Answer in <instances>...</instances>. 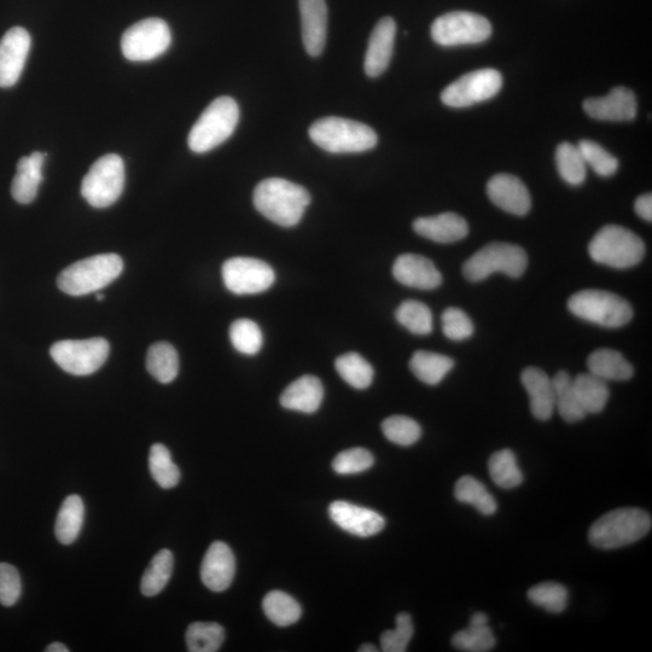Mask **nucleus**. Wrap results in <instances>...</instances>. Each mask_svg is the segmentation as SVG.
Segmentation results:
<instances>
[{
    "instance_id": "nucleus-1",
    "label": "nucleus",
    "mask_w": 652,
    "mask_h": 652,
    "mask_svg": "<svg viewBox=\"0 0 652 652\" xmlns=\"http://www.w3.org/2000/svg\"><path fill=\"white\" fill-rule=\"evenodd\" d=\"M256 211L282 227L300 223L311 203V195L304 186L282 178H269L259 183L253 196Z\"/></svg>"
},
{
    "instance_id": "nucleus-2",
    "label": "nucleus",
    "mask_w": 652,
    "mask_h": 652,
    "mask_svg": "<svg viewBox=\"0 0 652 652\" xmlns=\"http://www.w3.org/2000/svg\"><path fill=\"white\" fill-rule=\"evenodd\" d=\"M308 135L312 142L331 154H358L374 149L376 132L362 122L330 116L317 120Z\"/></svg>"
},
{
    "instance_id": "nucleus-3",
    "label": "nucleus",
    "mask_w": 652,
    "mask_h": 652,
    "mask_svg": "<svg viewBox=\"0 0 652 652\" xmlns=\"http://www.w3.org/2000/svg\"><path fill=\"white\" fill-rule=\"evenodd\" d=\"M651 527L648 512L634 508L617 509L593 523L589 539L597 549L614 550L643 539Z\"/></svg>"
},
{
    "instance_id": "nucleus-4",
    "label": "nucleus",
    "mask_w": 652,
    "mask_h": 652,
    "mask_svg": "<svg viewBox=\"0 0 652 652\" xmlns=\"http://www.w3.org/2000/svg\"><path fill=\"white\" fill-rule=\"evenodd\" d=\"M240 121V108L231 97H219L202 113L192 126L188 137L191 151L205 154L225 143Z\"/></svg>"
},
{
    "instance_id": "nucleus-5",
    "label": "nucleus",
    "mask_w": 652,
    "mask_h": 652,
    "mask_svg": "<svg viewBox=\"0 0 652 652\" xmlns=\"http://www.w3.org/2000/svg\"><path fill=\"white\" fill-rule=\"evenodd\" d=\"M122 271L124 261L116 254H101L78 261L60 273L57 285L63 293L84 296L106 288Z\"/></svg>"
},
{
    "instance_id": "nucleus-6",
    "label": "nucleus",
    "mask_w": 652,
    "mask_h": 652,
    "mask_svg": "<svg viewBox=\"0 0 652 652\" xmlns=\"http://www.w3.org/2000/svg\"><path fill=\"white\" fill-rule=\"evenodd\" d=\"M589 254L597 264L617 270L631 269L644 259L645 244L631 230L619 225H607L592 238Z\"/></svg>"
},
{
    "instance_id": "nucleus-7",
    "label": "nucleus",
    "mask_w": 652,
    "mask_h": 652,
    "mask_svg": "<svg viewBox=\"0 0 652 652\" xmlns=\"http://www.w3.org/2000/svg\"><path fill=\"white\" fill-rule=\"evenodd\" d=\"M568 310L586 322L611 329L621 328L633 318L632 307L624 298L597 289L574 294L568 301Z\"/></svg>"
},
{
    "instance_id": "nucleus-8",
    "label": "nucleus",
    "mask_w": 652,
    "mask_h": 652,
    "mask_svg": "<svg viewBox=\"0 0 652 652\" xmlns=\"http://www.w3.org/2000/svg\"><path fill=\"white\" fill-rule=\"evenodd\" d=\"M528 256L525 249L516 244L494 242L477 250L463 266V275L470 282L485 281L493 273H504L518 278L525 273Z\"/></svg>"
},
{
    "instance_id": "nucleus-9",
    "label": "nucleus",
    "mask_w": 652,
    "mask_h": 652,
    "mask_svg": "<svg viewBox=\"0 0 652 652\" xmlns=\"http://www.w3.org/2000/svg\"><path fill=\"white\" fill-rule=\"evenodd\" d=\"M125 186V163L119 155L98 159L81 184V195L95 208H107L120 199Z\"/></svg>"
},
{
    "instance_id": "nucleus-10",
    "label": "nucleus",
    "mask_w": 652,
    "mask_h": 652,
    "mask_svg": "<svg viewBox=\"0 0 652 652\" xmlns=\"http://www.w3.org/2000/svg\"><path fill=\"white\" fill-rule=\"evenodd\" d=\"M432 38L445 48L476 45L486 42L492 36V25L486 17L468 11H453L438 17L433 22Z\"/></svg>"
},
{
    "instance_id": "nucleus-11",
    "label": "nucleus",
    "mask_w": 652,
    "mask_h": 652,
    "mask_svg": "<svg viewBox=\"0 0 652 652\" xmlns=\"http://www.w3.org/2000/svg\"><path fill=\"white\" fill-rule=\"evenodd\" d=\"M170 26L161 19H147L127 29L121 39L122 54L131 62L156 60L170 49Z\"/></svg>"
},
{
    "instance_id": "nucleus-12",
    "label": "nucleus",
    "mask_w": 652,
    "mask_h": 652,
    "mask_svg": "<svg viewBox=\"0 0 652 652\" xmlns=\"http://www.w3.org/2000/svg\"><path fill=\"white\" fill-rule=\"evenodd\" d=\"M110 347L102 337L90 340H67L56 342L50 349L51 358L68 374L92 375L107 362Z\"/></svg>"
},
{
    "instance_id": "nucleus-13",
    "label": "nucleus",
    "mask_w": 652,
    "mask_h": 652,
    "mask_svg": "<svg viewBox=\"0 0 652 652\" xmlns=\"http://www.w3.org/2000/svg\"><path fill=\"white\" fill-rule=\"evenodd\" d=\"M503 87V77L496 69H480L463 75L441 93L447 107L467 108L491 100Z\"/></svg>"
},
{
    "instance_id": "nucleus-14",
    "label": "nucleus",
    "mask_w": 652,
    "mask_h": 652,
    "mask_svg": "<svg viewBox=\"0 0 652 652\" xmlns=\"http://www.w3.org/2000/svg\"><path fill=\"white\" fill-rule=\"evenodd\" d=\"M227 290L236 295H254L269 290L276 281L275 271L265 261L232 258L221 269Z\"/></svg>"
},
{
    "instance_id": "nucleus-15",
    "label": "nucleus",
    "mask_w": 652,
    "mask_h": 652,
    "mask_svg": "<svg viewBox=\"0 0 652 652\" xmlns=\"http://www.w3.org/2000/svg\"><path fill=\"white\" fill-rule=\"evenodd\" d=\"M32 39L25 28L14 27L0 40V87L14 86L26 66Z\"/></svg>"
},
{
    "instance_id": "nucleus-16",
    "label": "nucleus",
    "mask_w": 652,
    "mask_h": 652,
    "mask_svg": "<svg viewBox=\"0 0 652 652\" xmlns=\"http://www.w3.org/2000/svg\"><path fill=\"white\" fill-rule=\"evenodd\" d=\"M582 108L592 119L624 122L636 119L638 102L636 95L627 87H615L607 96L589 98Z\"/></svg>"
},
{
    "instance_id": "nucleus-17",
    "label": "nucleus",
    "mask_w": 652,
    "mask_h": 652,
    "mask_svg": "<svg viewBox=\"0 0 652 652\" xmlns=\"http://www.w3.org/2000/svg\"><path fill=\"white\" fill-rule=\"evenodd\" d=\"M329 516L343 531L360 538L372 537L386 527V520L378 512L342 500L329 506Z\"/></svg>"
},
{
    "instance_id": "nucleus-18",
    "label": "nucleus",
    "mask_w": 652,
    "mask_h": 652,
    "mask_svg": "<svg viewBox=\"0 0 652 652\" xmlns=\"http://www.w3.org/2000/svg\"><path fill=\"white\" fill-rule=\"evenodd\" d=\"M487 195L504 212L523 217L532 207L527 186L511 174H497L487 183Z\"/></svg>"
},
{
    "instance_id": "nucleus-19",
    "label": "nucleus",
    "mask_w": 652,
    "mask_h": 652,
    "mask_svg": "<svg viewBox=\"0 0 652 652\" xmlns=\"http://www.w3.org/2000/svg\"><path fill=\"white\" fill-rule=\"evenodd\" d=\"M236 573L234 552L223 541L209 546L201 566V579L207 589L223 592L232 584Z\"/></svg>"
},
{
    "instance_id": "nucleus-20",
    "label": "nucleus",
    "mask_w": 652,
    "mask_h": 652,
    "mask_svg": "<svg viewBox=\"0 0 652 652\" xmlns=\"http://www.w3.org/2000/svg\"><path fill=\"white\" fill-rule=\"evenodd\" d=\"M397 23L392 17H383L372 31L366 50L364 69L370 78L380 77L387 71L394 52Z\"/></svg>"
},
{
    "instance_id": "nucleus-21",
    "label": "nucleus",
    "mask_w": 652,
    "mask_h": 652,
    "mask_svg": "<svg viewBox=\"0 0 652 652\" xmlns=\"http://www.w3.org/2000/svg\"><path fill=\"white\" fill-rule=\"evenodd\" d=\"M393 276L405 287L419 290H434L442 284L433 261L417 254L400 255L393 265Z\"/></svg>"
},
{
    "instance_id": "nucleus-22",
    "label": "nucleus",
    "mask_w": 652,
    "mask_h": 652,
    "mask_svg": "<svg viewBox=\"0 0 652 652\" xmlns=\"http://www.w3.org/2000/svg\"><path fill=\"white\" fill-rule=\"evenodd\" d=\"M302 42L307 54H323L328 38V7L325 0H299Z\"/></svg>"
},
{
    "instance_id": "nucleus-23",
    "label": "nucleus",
    "mask_w": 652,
    "mask_h": 652,
    "mask_svg": "<svg viewBox=\"0 0 652 652\" xmlns=\"http://www.w3.org/2000/svg\"><path fill=\"white\" fill-rule=\"evenodd\" d=\"M413 230L427 240L448 244L464 240L469 234V225L461 215L447 212L416 219Z\"/></svg>"
},
{
    "instance_id": "nucleus-24",
    "label": "nucleus",
    "mask_w": 652,
    "mask_h": 652,
    "mask_svg": "<svg viewBox=\"0 0 652 652\" xmlns=\"http://www.w3.org/2000/svg\"><path fill=\"white\" fill-rule=\"evenodd\" d=\"M521 381L531 400L533 416L539 421H549L556 410L552 378L545 371L531 366L522 372Z\"/></svg>"
},
{
    "instance_id": "nucleus-25",
    "label": "nucleus",
    "mask_w": 652,
    "mask_h": 652,
    "mask_svg": "<svg viewBox=\"0 0 652 652\" xmlns=\"http://www.w3.org/2000/svg\"><path fill=\"white\" fill-rule=\"evenodd\" d=\"M46 155L36 151L22 157L17 163V172L11 185V195L21 205H28L36 200L40 184L43 182V167Z\"/></svg>"
},
{
    "instance_id": "nucleus-26",
    "label": "nucleus",
    "mask_w": 652,
    "mask_h": 652,
    "mask_svg": "<svg viewBox=\"0 0 652 652\" xmlns=\"http://www.w3.org/2000/svg\"><path fill=\"white\" fill-rule=\"evenodd\" d=\"M324 398V388L319 378L305 375L285 388L281 395V405L284 409L302 413L317 412Z\"/></svg>"
},
{
    "instance_id": "nucleus-27",
    "label": "nucleus",
    "mask_w": 652,
    "mask_h": 652,
    "mask_svg": "<svg viewBox=\"0 0 652 652\" xmlns=\"http://www.w3.org/2000/svg\"><path fill=\"white\" fill-rule=\"evenodd\" d=\"M587 369L605 382L628 381L634 375L633 366L627 362L624 355L614 349L601 348L593 352L587 359Z\"/></svg>"
},
{
    "instance_id": "nucleus-28",
    "label": "nucleus",
    "mask_w": 652,
    "mask_h": 652,
    "mask_svg": "<svg viewBox=\"0 0 652 652\" xmlns=\"http://www.w3.org/2000/svg\"><path fill=\"white\" fill-rule=\"evenodd\" d=\"M454 649L465 652H487L496 646V638L488 627V616L476 613L471 617L469 626L454 634L452 638Z\"/></svg>"
},
{
    "instance_id": "nucleus-29",
    "label": "nucleus",
    "mask_w": 652,
    "mask_h": 652,
    "mask_svg": "<svg viewBox=\"0 0 652 652\" xmlns=\"http://www.w3.org/2000/svg\"><path fill=\"white\" fill-rule=\"evenodd\" d=\"M453 368L452 358L434 352L418 351L410 360L412 374L428 386H438Z\"/></svg>"
},
{
    "instance_id": "nucleus-30",
    "label": "nucleus",
    "mask_w": 652,
    "mask_h": 652,
    "mask_svg": "<svg viewBox=\"0 0 652 652\" xmlns=\"http://www.w3.org/2000/svg\"><path fill=\"white\" fill-rule=\"evenodd\" d=\"M85 508L79 496H69L58 511L55 533L61 544H73L84 525Z\"/></svg>"
},
{
    "instance_id": "nucleus-31",
    "label": "nucleus",
    "mask_w": 652,
    "mask_h": 652,
    "mask_svg": "<svg viewBox=\"0 0 652 652\" xmlns=\"http://www.w3.org/2000/svg\"><path fill=\"white\" fill-rule=\"evenodd\" d=\"M552 383L555 388V409L560 416L568 423L582 421L587 413L575 393L573 378L566 371H558Z\"/></svg>"
},
{
    "instance_id": "nucleus-32",
    "label": "nucleus",
    "mask_w": 652,
    "mask_h": 652,
    "mask_svg": "<svg viewBox=\"0 0 652 652\" xmlns=\"http://www.w3.org/2000/svg\"><path fill=\"white\" fill-rule=\"evenodd\" d=\"M573 384L582 409L587 415L602 412L607 406L610 397L608 382L589 372V374H580L573 378Z\"/></svg>"
},
{
    "instance_id": "nucleus-33",
    "label": "nucleus",
    "mask_w": 652,
    "mask_h": 652,
    "mask_svg": "<svg viewBox=\"0 0 652 652\" xmlns=\"http://www.w3.org/2000/svg\"><path fill=\"white\" fill-rule=\"evenodd\" d=\"M147 370L163 384L176 380L179 372V357L171 343L157 342L148 349Z\"/></svg>"
},
{
    "instance_id": "nucleus-34",
    "label": "nucleus",
    "mask_w": 652,
    "mask_h": 652,
    "mask_svg": "<svg viewBox=\"0 0 652 652\" xmlns=\"http://www.w3.org/2000/svg\"><path fill=\"white\" fill-rule=\"evenodd\" d=\"M454 496L459 503L473 505L482 515L496 514V499L488 492L485 485L473 476H463L458 480L456 488H454Z\"/></svg>"
},
{
    "instance_id": "nucleus-35",
    "label": "nucleus",
    "mask_w": 652,
    "mask_h": 652,
    "mask_svg": "<svg viewBox=\"0 0 652 652\" xmlns=\"http://www.w3.org/2000/svg\"><path fill=\"white\" fill-rule=\"evenodd\" d=\"M264 613L278 627H288L300 620L302 610L295 599L282 591L267 593L263 602Z\"/></svg>"
},
{
    "instance_id": "nucleus-36",
    "label": "nucleus",
    "mask_w": 652,
    "mask_h": 652,
    "mask_svg": "<svg viewBox=\"0 0 652 652\" xmlns=\"http://www.w3.org/2000/svg\"><path fill=\"white\" fill-rule=\"evenodd\" d=\"M336 371L355 389H366L374 381L375 371L368 360L358 353H347L341 355L335 362Z\"/></svg>"
},
{
    "instance_id": "nucleus-37",
    "label": "nucleus",
    "mask_w": 652,
    "mask_h": 652,
    "mask_svg": "<svg viewBox=\"0 0 652 652\" xmlns=\"http://www.w3.org/2000/svg\"><path fill=\"white\" fill-rule=\"evenodd\" d=\"M174 558L170 550H161L151 561L142 578L141 590L144 596L159 595L170 581Z\"/></svg>"
},
{
    "instance_id": "nucleus-38",
    "label": "nucleus",
    "mask_w": 652,
    "mask_h": 652,
    "mask_svg": "<svg viewBox=\"0 0 652 652\" xmlns=\"http://www.w3.org/2000/svg\"><path fill=\"white\" fill-rule=\"evenodd\" d=\"M488 470L491 479L500 488H516L523 481L522 471L518 468L515 453L511 450L493 453L488 461Z\"/></svg>"
},
{
    "instance_id": "nucleus-39",
    "label": "nucleus",
    "mask_w": 652,
    "mask_h": 652,
    "mask_svg": "<svg viewBox=\"0 0 652 652\" xmlns=\"http://www.w3.org/2000/svg\"><path fill=\"white\" fill-rule=\"evenodd\" d=\"M556 165L558 173H560L564 182L573 186H579L585 182L587 165L580 150L575 145L568 142L558 145Z\"/></svg>"
},
{
    "instance_id": "nucleus-40",
    "label": "nucleus",
    "mask_w": 652,
    "mask_h": 652,
    "mask_svg": "<svg viewBox=\"0 0 652 652\" xmlns=\"http://www.w3.org/2000/svg\"><path fill=\"white\" fill-rule=\"evenodd\" d=\"M395 318L413 335L426 336L433 331V313L423 302L404 301L395 312Z\"/></svg>"
},
{
    "instance_id": "nucleus-41",
    "label": "nucleus",
    "mask_w": 652,
    "mask_h": 652,
    "mask_svg": "<svg viewBox=\"0 0 652 652\" xmlns=\"http://www.w3.org/2000/svg\"><path fill=\"white\" fill-rule=\"evenodd\" d=\"M185 638L191 652H215L224 643L225 631L215 622H195L189 626Z\"/></svg>"
},
{
    "instance_id": "nucleus-42",
    "label": "nucleus",
    "mask_w": 652,
    "mask_h": 652,
    "mask_svg": "<svg viewBox=\"0 0 652 652\" xmlns=\"http://www.w3.org/2000/svg\"><path fill=\"white\" fill-rule=\"evenodd\" d=\"M149 469L154 480L165 489L176 487L180 481V471L172 461L171 452L162 444L151 447Z\"/></svg>"
},
{
    "instance_id": "nucleus-43",
    "label": "nucleus",
    "mask_w": 652,
    "mask_h": 652,
    "mask_svg": "<svg viewBox=\"0 0 652 652\" xmlns=\"http://www.w3.org/2000/svg\"><path fill=\"white\" fill-rule=\"evenodd\" d=\"M230 340L236 351L246 355L258 354L264 342L259 325L246 318L231 324Z\"/></svg>"
},
{
    "instance_id": "nucleus-44",
    "label": "nucleus",
    "mask_w": 652,
    "mask_h": 652,
    "mask_svg": "<svg viewBox=\"0 0 652 652\" xmlns=\"http://www.w3.org/2000/svg\"><path fill=\"white\" fill-rule=\"evenodd\" d=\"M568 590L557 582H543L528 591L529 601L551 614H560L568 605Z\"/></svg>"
},
{
    "instance_id": "nucleus-45",
    "label": "nucleus",
    "mask_w": 652,
    "mask_h": 652,
    "mask_svg": "<svg viewBox=\"0 0 652 652\" xmlns=\"http://www.w3.org/2000/svg\"><path fill=\"white\" fill-rule=\"evenodd\" d=\"M578 149L582 157H584L586 165L590 166L598 176L609 178L614 176L617 170H619V160L608 153L602 145L589 141V139H584V141L579 142Z\"/></svg>"
},
{
    "instance_id": "nucleus-46",
    "label": "nucleus",
    "mask_w": 652,
    "mask_h": 652,
    "mask_svg": "<svg viewBox=\"0 0 652 652\" xmlns=\"http://www.w3.org/2000/svg\"><path fill=\"white\" fill-rule=\"evenodd\" d=\"M384 436L395 445L411 446L421 439L422 429L416 421L406 416H392L382 423Z\"/></svg>"
},
{
    "instance_id": "nucleus-47",
    "label": "nucleus",
    "mask_w": 652,
    "mask_h": 652,
    "mask_svg": "<svg viewBox=\"0 0 652 652\" xmlns=\"http://www.w3.org/2000/svg\"><path fill=\"white\" fill-rule=\"evenodd\" d=\"M395 630L386 631L381 637V650L384 652H405L411 642L415 627L410 614L401 613L395 620Z\"/></svg>"
},
{
    "instance_id": "nucleus-48",
    "label": "nucleus",
    "mask_w": 652,
    "mask_h": 652,
    "mask_svg": "<svg viewBox=\"0 0 652 652\" xmlns=\"http://www.w3.org/2000/svg\"><path fill=\"white\" fill-rule=\"evenodd\" d=\"M374 463L375 458L370 451L357 447L337 454L333 469L340 475L360 474L369 470Z\"/></svg>"
},
{
    "instance_id": "nucleus-49",
    "label": "nucleus",
    "mask_w": 652,
    "mask_h": 652,
    "mask_svg": "<svg viewBox=\"0 0 652 652\" xmlns=\"http://www.w3.org/2000/svg\"><path fill=\"white\" fill-rule=\"evenodd\" d=\"M442 331L447 339L452 341H464L473 336L475 328L470 317L461 308L448 307L442 313Z\"/></svg>"
},
{
    "instance_id": "nucleus-50",
    "label": "nucleus",
    "mask_w": 652,
    "mask_h": 652,
    "mask_svg": "<svg viewBox=\"0 0 652 652\" xmlns=\"http://www.w3.org/2000/svg\"><path fill=\"white\" fill-rule=\"evenodd\" d=\"M22 584L19 572L8 563H0V604L13 607L19 601Z\"/></svg>"
},
{
    "instance_id": "nucleus-51",
    "label": "nucleus",
    "mask_w": 652,
    "mask_h": 652,
    "mask_svg": "<svg viewBox=\"0 0 652 652\" xmlns=\"http://www.w3.org/2000/svg\"><path fill=\"white\" fill-rule=\"evenodd\" d=\"M634 209H636V213L639 215L640 218L649 221L651 223L652 221V195L650 194H644L636 200V203H634Z\"/></svg>"
},
{
    "instance_id": "nucleus-52",
    "label": "nucleus",
    "mask_w": 652,
    "mask_h": 652,
    "mask_svg": "<svg viewBox=\"0 0 652 652\" xmlns=\"http://www.w3.org/2000/svg\"><path fill=\"white\" fill-rule=\"evenodd\" d=\"M69 649L62 643H52L46 648V652H68Z\"/></svg>"
},
{
    "instance_id": "nucleus-53",
    "label": "nucleus",
    "mask_w": 652,
    "mask_h": 652,
    "mask_svg": "<svg viewBox=\"0 0 652 652\" xmlns=\"http://www.w3.org/2000/svg\"><path fill=\"white\" fill-rule=\"evenodd\" d=\"M378 649L376 648L375 645L372 644H364L362 645V648L359 649V652H377Z\"/></svg>"
},
{
    "instance_id": "nucleus-54",
    "label": "nucleus",
    "mask_w": 652,
    "mask_h": 652,
    "mask_svg": "<svg viewBox=\"0 0 652 652\" xmlns=\"http://www.w3.org/2000/svg\"><path fill=\"white\" fill-rule=\"evenodd\" d=\"M97 301H104V295L98 294Z\"/></svg>"
}]
</instances>
